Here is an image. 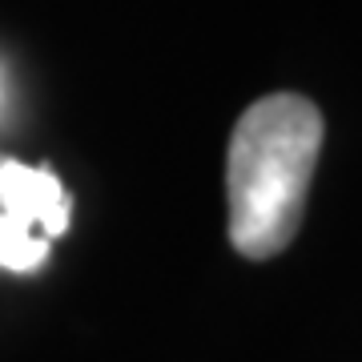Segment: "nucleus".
Here are the masks:
<instances>
[{
    "label": "nucleus",
    "mask_w": 362,
    "mask_h": 362,
    "mask_svg": "<svg viewBox=\"0 0 362 362\" xmlns=\"http://www.w3.org/2000/svg\"><path fill=\"white\" fill-rule=\"evenodd\" d=\"M322 137L318 105L298 93H270L238 117L226 153V194L230 242L242 258L266 262L294 242Z\"/></svg>",
    "instance_id": "obj_1"
},
{
    "label": "nucleus",
    "mask_w": 362,
    "mask_h": 362,
    "mask_svg": "<svg viewBox=\"0 0 362 362\" xmlns=\"http://www.w3.org/2000/svg\"><path fill=\"white\" fill-rule=\"evenodd\" d=\"M0 214L45 242L69 233L73 197L49 165H21L0 157Z\"/></svg>",
    "instance_id": "obj_2"
},
{
    "label": "nucleus",
    "mask_w": 362,
    "mask_h": 362,
    "mask_svg": "<svg viewBox=\"0 0 362 362\" xmlns=\"http://www.w3.org/2000/svg\"><path fill=\"white\" fill-rule=\"evenodd\" d=\"M49 246L52 242H45V238H37V233L21 230L16 221H8L4 214H0V270H8V274L40 270V266L49 262Z\"/></svg>",
    "instance_id": "obj_3"
}]
</instances>
